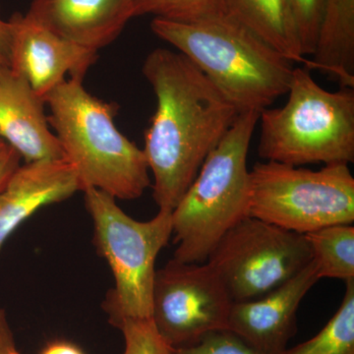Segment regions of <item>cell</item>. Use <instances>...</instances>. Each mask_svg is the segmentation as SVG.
I'll use <instances>...</instances> for the list:
<instances>
[{
    "mask_svg": "<svg viewBox=\"0 0 354 354\" xmlns=\"http://www.w3.org/2000/svg\"><path fill=\"white\" fill-rule=\"evenodd\" d=\"M142 72L157 99L143 148L153 197L158 209L172 212L241 113L178 51L153 50Z\"/></svg>",
    "mask_w": 354,
    "mask_h": 354,
    "instance_id": "6da1fadb",
    "label": "cell"
},
{
    "mask_svg": "<svg viewBox=\"0 0 354 354\" xmlns=\"http://www.w3.org/2000/svg\"><path fill=\"white\" fill-rule=\"evenodd\" d=\"M151 29L196 65L239 113H261L288 92L292 62L225 14L191 22L153 18Z\"/></svg>",
    "mask_w": 354,
    "mask_h": 354,
    "instance_id": "7a4b0ae2",
    "label": "cell"
},
{
    "mask_svg": "<svg viewBox=\"0 0 354 354\" xmlns=\"http://www.w3.org/2000/svg\"><path fill=\"white\" fill-rule=\"evenodd\" d=\"M83 77H70L44 97L50 127L80 190L95 188L114 199H138L151 186L143 149L114 123L118 106L86 90Z\"/></svg>",
    "mask_w": 354,
    "mask_h": 354,
    "instance_id": "3957f363",
    "label": "cell"
},
{
    "mask_svg": "<svg viewBox=\"0 0 354 354\" xmlns=\"http://www.w3.org/2000/svg\"><path fill=\"white\" fill-rule=\"evenodd\" d=\"M259 115L239 114L171 212L174 260L206 263L221 237L249 216L248 153Z\"/></svg>",
    "mask_w": 354,
    "mask_h": 354,
    "instance_id": "277c9868",
    "label": "cell"
},
{
    "mask_svg": "<svg viewBox=\"0 0 354 354\" xmlns=\"http://www.w3.org/2000/svg\"><path fill=\"white\" fill-rule=\"evenodd\" d=\"M306 66L293 68L288 101L260 113L258 155L304 167L354 162V88L325 90Z\"/></svg>",
    "mask_w": 354,
    "mask_h": 354,
    "instance_id": "5b68a950",
    "label": "cell"
},
{
    "mask_svg": "<svg viewBox=\"0 0 354 354\" xmlns=\"http://www.w3.org/2000/svg\"><path fill=\"white\" fill-rule=\"evenodd\" d=\"M83 192L94 223L95 249L109 263L115 281L104 302L109 322L151 319L156 261L172 236L171 212L158 209L151 220L137 221L111 195L95 188Z\"/></svg>",
    "mask_w": 354,
    "mask_h": 354,
    "instance_id": "8992f818",
    "label": "cell"
},
{
    "mask_svg": "<svg viewBox=\"0 0 354 354\" xmlns=\"http://www.w3.org/2000/svg\"><path fill=\"white\" fill-rule=\"evenodd\" d=\"M249 216L307 234L333 225H353L354 177L348 165L319 171L259 162L250 171Z\"/></svg>",
    "mask_w": 354,
    "mask_h": 354,
    "instance_id": "52a82bcc",
    "label": "cell"
},
{
    "mask_svg": "<svg viewBox=\"0 0 354 354\" xmlns=\"http://www.w3.org/2000/svg\"><path fill=\"white\" fill-rule=\"evenodd\" d=\"M311 262L304 234L253 216L228 230L207 260L234 302L267 295Z\"/></svg>",
    "mask_w": 354,
    "mask_h": 354,
    "instance_id": "ba28073f",
    "label": "cell"
},
{
    "mask_svg": "<svg viewBox=\"0 0 354 354\" xmlns=\"http://www.w3.org/2000/svg\"><path fill=\"white\" fill-rule=\"evenodd\" d=\"M232 301L208 263L172 259L156 272L152 319L174 349L186 348L216 330H228Z\"/></svg>",
    "mask_w": 354,
    "mask_h": 354,
    "instance_id": "9c48e42d",
    "label": "cell"
},
{
    "mask_svg": "<svg viewBox=\"0 0 354 354\" xmlns=\"http://www.w3.org/2000/svg\"><path fill=\"white\" fill-rule=\"evenodd\" d=\"M320 281L313 260L302 271L267 295L234 302L228 330L262 354H281L297 333V310Z\"/></svg>",
    "mask_w": 354,
    "mask_h": 354,
    "instance_id": "30bf717a",
    "label": "cell"
},
{
    "mask_svg": "<svg viewBox=\"0 0 354 354\" xmlns=\"http://www.w3.org/2000/svg\"><path fill=\"white\" fill-rule=\"evenodd\" d=\"M12 25V70L24 77L44 100L66 76L85 77L97 53L60 38L55 32L16 13Z\"/></svg>",
    "mask_w": 354,
    "mask_h": 354,
    "instance_id": "8fae6325",
    "label": "cell"
},
{
    "mask_svg": "<svg viewBox=\"0 0 354 354\" xmlns=\"http://www.w3.org/2000/svg\"><path fill=\"white\" fill-rule=\"evenodd\" d=\"M25 15L95 53L113 43L134 17L131 0H32Z\"/></svg>",
    "mask_w": 354,
    "mask_h": 354,
    "instance_id": "7c38bea8",
    "label": "cell"
},
{
    "mask_svg": "<svg viewBox=\"0 0 354 354\" xmlns=\"http://www.w3.org/2000/svg\"><path fill=\"white\" fill-rule=\"evenodd\" d=\"M80 190L74 169L64 160L26 162L0 191V252L7 239L36 212Z\"/></svg>",
    "mask_w": 354,
    "mask_h": 354,
    "instance_id": "4fadbf2b",
    "label": "cell"
},
{
    "mask_svg": "<svg viewBox=\"0 0 354 354\" xmlns=\"http://www.w3.org/2000/svg\"><path fill=\"white\" fill-rule=\"evenodd\" d=\"M44 106L17 72L11 70L0 77V137L26 162L64 158Z\"/></svg>",
    "mask_w": 354,
    "mask_h": 354,
    "instance_id": "5bb4252c",
    "label": "cell"
},
{
    "mask_svg": "<svg viewBox=\"0 0 354 354\" xmlns=\"http://www.w3.org/2000/svg\"><path fill=\"white\" fill-rule=\"evenodd\" d=\"M223 14L241 23L292 64L309 68L310 59L302 51L290 0H223Z\"/></svg>",
    "mask_w": 354,
    "mask_h": 354,
    "instance_id": "9a60e30c",
    "label": "cell"
},
{
    "mask_svg": "<svg viewBox=\"0 0 354 354\" xmlns=\"http://www.w3.org/2000/svg\"><path fill=\"white\" fill-rule=\"evenodd\" d=\"M309 69L354 88V0H325Z\"/></svg>",
    "mask_w": 354,
    "mask_h": 354,
    "instance_id": "2e32d148",
    "label": "cell"
},
{
    "mask_svg": "<svg viewBox=\"0 0 354 354\" xmlns=\"http://www.w3.org/2000/svg\"><path fill=\"white\" fill-rule=\"evenodd\" d=\"M319 279L354 281V227L333 225L305 234Z\"/></svg>",
    "mask_w": 354,
    "mask_h": 354,
    "instance_id": "e0dca14e",
    "label": "cell"
},
{
    "mask_svg": "<svg viewBox=\"0 0 354 354\" xmlns=\"http://www.w3.org/2000/svg\"><path fill=\"white\" fill-rule=\"evenodd\" d=\"M339 308L320 332L281 354H354V281L346 283Z\"/></svg>",
    "mask_w": 354,
    "mask_h": 354,
    "instance_id": "ac0fdd59",
    "label": "cell"
},
{
    "mask_svg": "<svg viewBox=\"0 0 354 354\" xmlns=\"http://www.w3.org/2000/svg\"><path fill=\"white\" fill-rule=\"evenodd\" d=\"M191 22L223 14V0H135L133 15Z\"/></svg>",
    "mask_w": 354,
    "mask_h": 354,
    "instance_id": "d6986e66",
    "label": "cell"
},
{
    "mask_svg": "<svg viewBox=\"0 0 354 354\" xmlns=\"http://www.w3.org/2000/svg\"><path fill=\"white\" fill-rule=\"evenodd\" d=\"M113 326L124 337L123 354H174V349L158 332L152 319L122 318Z\"/></svg>",
    "mask_w": 354,
    "mask_h": 354,
    "instance_id": "ffe728a7",
    "label": "cell"
},
{
    "mask_svg": "<svg viewBox=\"0 0 354 354\" xmlns=\"http://www.w3.org/2000/svg\"><path fill=\"white\" fill-rule=\"evenodd\" d=\"M305 57L315 51L325 0H290Z\"/></svg>",
    "mask_w": 354,
    "mask_h": 354,
    "instance_id": "44dd1931",
    "label": "cell"
},
{
    "mask_svg": "<svg viewBox=\"0 0 354 354\" xmlns=\"http://www.w3.org/2000/svg\"><path fill=\"white\" fill-rule=\"evenodd\" d=\"M174 354H262L230 330L205 335L196 344L174 349Z\"/></svg>",
    "mask_w": 354,
    "mask_h": 354,
    "instance_id": "7402d4cb",
    "label": "cell"
},
{
    "mask_svg": "<svg viewBox=\"0 0 354 354\" xmlns=\"http://www.w3.org/2000/svg\"><path fill=\"white\" fill-rule=\"evenodd\" d=\"M12 70V25L0 17V77Z\"/></svg>",
    "mask_w": 354,
    "mask_h": 354,
    "instance_id": "603a6c76",
    "label": "cell"
},
{
    "mask_svg": "<svg viewBox=\"0 0 354 354\" xmlns=\"http://www.w3.org/2000/svg\"><path fill=\"white\" fill-rule=\"evenodd\" d=\"M21 158L10 146L0 155V191L6 186L13 172L20 167Z\"/></svg>",
    "mask_w": 354,
    "mask_h": 354,
    "instance_id": "cb8c5ba5",
    "label": "cell"
},
{
    "mask_svg": "<svg viewBox=\"0 0 354 354\" xmlns=\"http://www.w3.org/2000/svg\"><path fill=\"white\" fill-rule=\"evenodd\" d=\"M0 354H22L16 346L15 339L6 310L0 308Z\"/></svg>",
    "mask_w": 354,
    "mask_h": 354,
    "instance_id": "d4e9b609",
    "label": "cell"
},
{
    "mask_svg": "<svg viewBox=\"0 0 354 354\" xmlns=\"http://www.w3.org/2000/svg\"><path fill=\"white\" fill-rule=\"evenodd\" d=\"M39 354H86L82 348L68 341H53L48 342Z\"/></svg>",
    "mask_w": 354,
    "mask_h": 354,
    "instance_id": "484cf974",
    "label": "cell"
},
{
    "mask_svg": "<svg viewBox=\"0 0 354 354\" xmlns=\"http://www.w3.org/2000/svg\"><path fill=\"white\" fill-rule=\"evenodd\" d=\"M7 147H8V145H7L6 142H4L1 137H0V155L6 151Z\"/></svg>",
    "mask_w": 354,
    "mask_h": 354,
    "instance_id": "4316f807",
    "label": "cell"
},
{
    "mask_svg": "<svg viewBox=\"0 0 354 354\" xmlns=\"http://www.w3.org/2000/svg\"><path fill=\"white\" fill-rule=\"evenodd\" d=\"M131 1H132V4H134L135 0H131Z\"/></svg>",
    "mask_w": 354,
    "mask_h": 354,
    "instance_id": "83f0119b",
    "label": "cell"
}]
</instances>
